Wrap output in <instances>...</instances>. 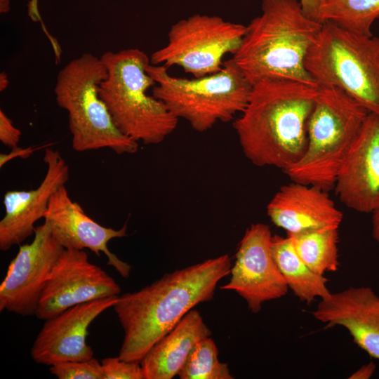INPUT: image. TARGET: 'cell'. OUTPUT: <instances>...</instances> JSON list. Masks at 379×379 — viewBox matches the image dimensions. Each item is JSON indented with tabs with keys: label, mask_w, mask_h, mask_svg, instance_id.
<instances>
[{
	"label": "cell",
	"mask_w": 379,
	"mask_h": 379,
	"mask_svg": "<svg viewBox=\"0 0 379 379\" xmlns=\"http://www.w3.org/2000/svg\"><path fill=\"white\" fill-rule=\"evenodd\" d=\"M107 76L98 88L112 118L125 135L145 145L162 142L178 119L147 91L156 85L146 68L150 58L138 48L107 51L101 55Z\"/></svg>",
	"instance_id": "277c9868"
},
{
	"label": "cell",
	"mask_w": 379,
	"mask_h": 379,
	"mask_svg": "<svg viewBox=\"0 0 379 379\" xmlns=\"http://www.w3.org/2000/svg\"><path fill=\"white\" fill-rule=\"evenodd\" d=\"M107 76L101 58L92 53L72 60L57 75V104L67 112L74 151L108 148L118 154H133L138 150V143L119 130L100 97L98 88Z\"/></svg>",
	"instance_id": "52a82bcc"
},
{
	"label": "cell",
	"mask_w": 379,
	"mask_h": 379,
	"mask_svg": "<svg viewBox=\"0 0 379 379\" xmlns=\"http://www.w3.org/2000/svg\"><path fill=\"white\" fill-rule=\"evenodd\" d=\"M313 317L327 327L345 328L354 342L379 360V296L369 286H351L321 299Z\"/></svg>",
	"instance_id": "ac0fdd59"
},
{
	"label": "cell",
	"mask_w": 379,
	"mask_h": 379,
	"mask_svg": "<svg viewBox=\"0 0 379 379\" xmlns=\"http://www.w3.org/2000/svg\"><path fill=\"white\" fill-rule=\"evenodd\" d=\"M146 71L156 82L152 95L200 133L234 121L246 107L253 88L232 58L219 72L199 78L176 77L166 67L151 62Z\"/></svg>",
	"instance_id": "8992f818"
},
{
	"label": "cell",
	"mask_w": 379,
	"mask_h": 379,
	"mask_svg": "<svg viewBox=\"0 0 379 379\" xmlns=\"http://www.w3.org/2000/svg\"><path fill=\"white\" fill-rule=\"evenodd\" d=\"M379 18V0H319V22H333L347 30L372 36Z\"/></svg>",
	"instance_id": "7402d4cb"
},
{
	"label": "cell",
	"mask_w": 379,
	"mask_h": 379,
	"mask_svg": "<svg viewBox=\"0 0 379 379\" xmlns=\"http://www.w3.org/2000/svg\"><path fill=\"white\" fill-rule=\"evenodd\" d=\"M368 113L341 88L317 85L307 125L306 150L284 173L291 181L314 185L326 192L333 189L338 171Z\"/></svg>",
	"instance_id": "5b68a950"
},
{
	"label": "cell",
	"mask_w": 379,
	"mask_h": 379,
	"mask_svg": "<svg viewBox=\"0 0 379 379\" xmlns=\"http://www.w3.org/2000/svg\"><path fill=\"white\" fill-rule=\"evenodd\" d=\"M272 236L266 224H251L238 245L230 281L221 287L238 293L253 313H258L264 302L284 296L288 290L273 257Z\"/></svg>",
	"instance_id": "7c38bea8"
},
{
	"label": "cell",
	"mask_w": 379,
	"mask_h": 379,
	"mask_svg": "<svg viewBox=\"0 0 379 379\" xmlns=\"http://www.w3.org/2000/svg\"><path fill=\"white\" fill-rule=\"evenodd\" d=\"M44 219L54 239L64 248H88L98 256L102 253L107 258L108 265L113 267L121 277H129L131 266L108 248L109 241L126 236V224L119 230L100 225L72 199L65 185L52 195Z\"/></svg>",
	"instance_id": "9a60e30c"
},
{
	"label": "cell",
	"mask_w": 379,
	"mask_h": 379,
	"mask_svg": "<svg viewBox=\"0 0 379 379\" xmlns=\"http://www.w3.org/2000/svg\"><path fill=\"white\" fill-rule=\"evenodd\" d=\"M180 379H232L228 366L218 359L214 340L210 337L200 340L192 348L179 371Z\"/></svg>",
	"instance_id": "603a6c76"
},
{
	"label": "cell",
	"mask_w": 379,
	"mask_h": 379,
	"mask_svg": "<svg viewBox=\"0 0 379 379\" xmlns=\"http://www.w3.org/2000/svg\"><path fill=\"white\" fill-rule=\"evenodd\" d=\"M201 314L191 310L140 361L143 379H171L185 364L194 345L211 336Z\"/></svg>",
	"instance_id": "d6986e66"
},
{
	"label": "cell",
	"mask_w": 379,
	"mask_h": 379,
	"mask_svg": "<svg viewBox=\"0 0 379 379\" xmlns=\"http://www.w3.org/2000/svg\"><path fill=\"white\" fill-rule=\"evenodd\" d=\"M36 148L33 147H29L26 148L21 147H14L12 148L11 151L8 154H1L0 155V166L2 167L4 166L8 161L12 160L13 159L20 157V158H27L29 157Z\"/></svg>",
	"instance_id": "4316f807"
},
{
	"label": "cell",
	"mask_w": 379,
	"mask_h": 379,
	"mask_svg": "<svg viewBox=\"0 0 379 379\" xmlns=\"http://www.w3.org/2000/svg\"><path fill=\"white\" fill-rule=\"evenodd\" d=\"M267 214L287 235L338 228L343 218L326 191L295 181L275 193L267 206Z\"/></svg>",
	"instance_id": "e0dca14e"
},
{
	"label": "cell",
	"mask_w": 379,
	"mask_h": 379,
	"mask_svg": "<svg viewBox=\"0 0 379 379\" xmlns=\"http://www.w3.org/2000/svg\"><path fill=\"white\" fill-rule=\"evenodd\" d=\"M121 288L84 250L65 248L41 293L35 316L46 320L89 301L118 296Z\"/></svg>",
	"instance_id": "8fae6325"
},
{
	"label": "cell",
	"mask_w": 379,
	"mask_h": 379,
	"mask_svg": "<svg viewBox=\"0 0 379 379\" xmlns=\"http://www.w3.org/2000/svg\"><path fill=\"white\" fill-rule=\"evenodd\" d=\"M305 13L310 18L318 20L319 0H299Z\"/></svg>",
	"instance_id": "83f0119b"
},
{
	"label": "cell",
	"mask_w": 379,
	"mask_h": 379,
	"mask_svg": "<svg viewBox=\"0 0 379 379\" xmlns=\"http://www.w3.org/2000/svg\"><path fill=\"white\" fill-rule=\"evenodd\" d=\"M296 253L314 272L324 275L338 270V228L313 230L287 235Z\"/></svg>",
	"instance_id": "44dd1931"
},
{
	"label": "cell",
	"mask_w": 379,
	"mask_h": 379,
	"mask_svg": "<svg viewBox=\"0 0 379 379\" xmlns=\"http://www.w3.org/2000/svg\"><path fill=\"white\" fill-rule=\"evenodd\" d=\"M335 192L359 213L379 209V115L368 113L335 178Z\"/></svg>",
	"instance_id": "5bb4252c"
},
{
	"label": "cell",
	"mask_w": 379,
	"mask_h": 379,
	"mask_svg": "<svg viewBox=\"0 0 379 379\" xmlns=\"http://www.w3.org/2000/svg\"><path fill=\"white\" fill-rule=\"evenodd\" d=\"M103 379H143L139 361H127L117 357H108L100 361Z\"/></svg>",
	"instance_id": "d4e9b609"
},
{
	"label": "cell",
	"mask_w": 379,
	"mask_h": 379,
	"mask_svg": "<svg viewBox=\"0 0 379 379\" xmlns=\"http://www.w3.org/2000/svg\"><path fill=\"white\" fill-rule=\"evenodd\" d=\"M49 371L59 379H103L101 363L93 357L58 363L50 366Z\"/></svg>",
	"instance_id": "cb8c5ba5"
},
{
	"label": "cell",
	"mask_w": 379,
	"mask_h": 379,
	"mask_svg": "<svg viewBox=\"0 0 379 379\" xmlns=\"http://www.w3.org/2000/svg\"><path fill=\"white\" fill-rule=\"evenodd\" d=\"M317 85L263 79L253 85L248 104L233 121L245 157L258 167L285 172L305 153Z\"/></svg>",
	"instance_id": "7a4b0ae2"
},
{
	"label": "cell",
	"mask_w": 379,
	"mask_h": 379,
	"mask_svg": "<svg viewBox=\"0 0 379 379\" xmlns=\"http://www.w3.org/2000/svg\"><path fill=\"white\" fill-rule=\"evenodd\" d=\"M21 131L16 128L5 112L0 110V141L3 145L12 148L18 147L20 140Z\"/></svg>",
	"instance_id": "484cf974"
},
{
	"label": "cell",
	"mask_w": 379,
	"mask_h": 379,
	"mask_svg": "<svg viewBox=\"0 0 379 379\" xmlns=\"http://www.w3.org/2000/svg\"><path fill=\"white\" fill-rule=\"evenodd\" d=\"M46 174L39 185L30 190H9L4 195L5 215L0 221V249L20 245L34 234L35 223L44 218L52 195L69 178V168L58 150L46 148Z\"/></svg>",
	"instance_id": "2e32d148"
},
{
	"label": "cell",
	"mask_w": 379,
	"mask_h": 379,
	"mask_svg": "<svg viewBox=\"0 0 379 379\" xmlns=\"http://www.w3.org/2000/svg\"><path fill=\"white\" fill-rule=\"evenodd\" d=\"M246 30V25L218 15L194 14L171 25L167 44L152 54L150 62L180 67L195 78L215 74L226 55L237 52Z\"/></svg>",
	"instance_id": "9c48e42d"
},
{
	"label": "cell",
	"mask_w": 379,
	"mask_h": 379,
	"mask_svg": "<svg viewBox=\"0 0 379 379\" xmlns=\"http://www.w3.org/2000/svg\"><path fill=\"white\" fill-rule=\"evenodd\" d=\"M321 25L305 13L299 0H262L261 13L246 25L232 58L252 85L263 79L317 85L305 62Z\"/></svg>",
	"instance_id": "3957f363"
},
{
	"label": "cell",
	"mask_w": 379,
	"mask_h": 379,
	"mask_svg": "<svg viewBox=\"0 0 379 379\" xmlns=\"http://www.w3.org/2000/svg\"><path fill=\"white\" fill-rule=\"evenodd\" d=\"M231 267L229 255H222L119 297L113 306L124 333L119 357L140 362L187 312L213 298L218 283L230 274Z\"/></svg>",
	"instance_id": "6da1fadb"
},
{
	"label": "cell",
	"mask_w": 379,
	"mask_h": 379,
	"mask_svg": "<svg viewBox=\"0 0 379 379\" xmlns=\"http://www.w3.org/2000/svg\"><path fill=\"white\" fill-rule=\"evenodd\" d=\"M376 368L375 364L371 361L353 373L350 379H368L372 377Z\"/></svg>",
	"instance_id": "f1b7e54d"
},
{
	"label": "cell",
	"mask_w": 379,
	"mask_h": 379,
	"mask_svg": "<svg viewBox=\"0 0 379 379\" xmlns=\"http://www.w3.org/2000/svg\"><path fill=\"white\" fill-rule=\"evenodd\" d=\"M305 65L317 85L337 86L379 115V38L324 22Z\"/></svg>",
	"instance_id": "ba28073f"
},
{
	"label": "cell",
	"mask_w": 379,
	"mask_h": 379,
	"mask_svg": "<svg viewBox=\"0 0 379 379\" xmlns=\"http://www.w3.org/2000/svg\"><path fill=\"white\" fill-rule=\"evenodd\" d=\"M118 299L119 296H112L81 303L45 320L31 348L33 360L52 366L93 358V351L86 343L88 326L102 312L113 307Z\"/></svg>",
	"instance_id": "4fadbf2b"
},
{
	"label": "cell",
	"mask_w": 379,
	"mask_h": 379,
	"mask_svg": "<svg viewBox=\"0 0 379 379\" xmlns=\"http://www.w3.org/2000/svg\"><path fill=\"white\" fill-rule=\"evenodd\" d=\"M9 84L8 75L5 72L0 74V91H4Z\"/></svg>",
	"instance_id": "4dcf8cb0"
},
{
	"label": "cell",
	"mask_w": 379,
	"mask_h": 379,
	"mask_svg": "<svg viewBox=\"0 0 379 379\" xmlns=\"http://www.w3.org/2000/svg\"><path fill=\"white\" fill-rule=\"evenodd\" d=\"M372 236L379 243V209L372 213Z\"/></svg>",
	"instance_id": "f546056e"
},
{
	"label": "cell",
	"mask_w": 379,
	"mask_h": 379,
	"mask_svg": "<svg viewBox=\"0 0 379 379\" xmlns=\"http://www.w3.org/2000/svg\"><path fill=\"white\" fill-rule=\"evenodd\" d=\"M65 248L48 223L36 227L30 244L20 246L0 285V311L35 315L44 286Z\"/></svg>",
	"instance_id": "30bf717a"
},
{
	"label": "cell",
	"mask_w": 379,
	"mask_h": 379,
	"mask_svg": "<svg viewBox=\"0 0 379 379\" xmlns=\"http://www.w3.org/2000/svg\"><path fill=\"white\" fill-rule=\"evenodd\" d=\"M272 251L288 288L301 301L309 304L317 298L321 300L330 295L327 279L314 272L302 261L288 236L273 235Z\"/></svg>",
	"instance_id": "ffe728a7"
}]
</instances>
